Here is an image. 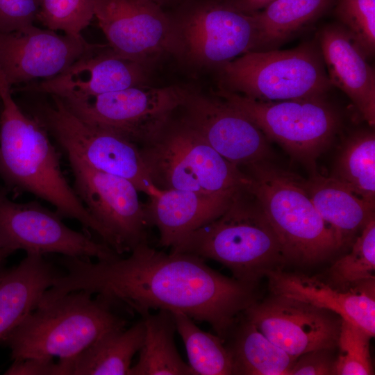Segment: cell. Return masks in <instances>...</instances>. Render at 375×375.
Masks as SVG:
<instances>
[{
	"label": "cell",
	"instance_id": "obj_2",
	"mask_svg": "<svg viewBox=\"0 0 375 375\" xmlns=\"http://www.w3.org/2000/svg\"><path fill=\"white\" fill-rule=\"evenodd\" d=\"M0 101V178L6 189L44 200L62 219L77 220L103 241L102 228L66 180L49 133L20 108L1 75Z\"/></svg>",
	"mask_w": 375,
	"mask_h": 375
},
{
	"label": "cell",
	"instance_id": "obj_39",
	"mask_svg": "<svg viewBox=\"0 0 375 375\" xmlns=\"http://www.w3.org/2000/svg\"><path fill=\"white\" fill-rule=\"evenodd\" d=\"M6 270L0 267V280L2 278Z\"/></svg>",
	"mask_w": 375,
	"mask_h": 375
},
{
	"label": "cell",
	"instance_id": "obj_30",
	"mask_svg": "<svg viewBox=\"0 0 375 375\" xmlns=\"http://www.w3.org/2000/svg\"><path fill=\"white\" fill-rule=\"evenodd\" d=\"M374 274L375 217L362 228L350 253L336 260L328 270L331 281L342 290L375 279Z\"/></svg>",
	"mask_w": 375,
	"mask_h": 375
},
{
	"label": "cell",
	"instance_id": "obj_12",
	"mask_svg": "<svg viewBox=\"0 0 375 375\" xmlns=\"http://www.w3.org/2000/svg\"><path fill=\"white\" fill-rule=\"evenodd\" d=\"M67 158L74 178L73 188L102 228L103 243L120 256L148 243L151 225L136 187L124 178L97 170L78 159Z\"/></svg>",
	"mask_w": 375,
	"mask_h": 375
},
{
	"label": "cell",
	"instance_id": "obj_29",
	"mask_svg": "<svg viewBox=\"0 0 375 375\" xmlns=\"http://www.w3.org/2000/svg\"><path fill=\"white\" fill-rule=\"evenodd\" d=\"M172 314L194 375L233 374V358L222 338L200 329L183 313Z\"/></svg>",
	"mask_w": 375,
	"mask_h": 375
},
{
	"label": "cell",
	"instance_id": "obj_37",
	"mask_svg": "<svg viewBox=\"0 0 375 375\" xmlns=\"http://www.w3.org/2000/svg\"><path fill=\"white\" fill-rule=\"evenodd\" d=\"M155 3L158 4L160 7L162 8V6L168 4H171L172 3H175L176 1H181V0H150Z\"/></svg>",
	"mask_w": 375,
	"mask_h": 375
},
{
	"label": "cell",
	"instance_id": "obj_8",
	"mask_svg": "<svg viewBox=\"0 0 375 375\" xmlns=\"http://www.w3.org/2000/svg\"><path fill=\"white\" fill-rule=\"evenodd\" d=\"M219 97L311 172L316 171L317 159L328 149L340 127L337 111L324 97L263 101L224 89Z\"/></svg>",
	"mask_w": 375,
	"mask_h": 375
},
{
	"label": "cell",
	"instance_id": "obj_13",
	"mask_svg": "<svg viewBox=\"0 0 375 375\" xmlns=\"http://www.w3.org/2000/svg\"><path fill=\"white\" fill-rule=\"evenodd\" d=\"M0 249L98 260L121 256L105 243L70 228L56 211L38 201H13L4 188H0Z\"/></svg>",
	"mask_w": 375,
	"mask_h": 375
},
{
	"label": "cell",
	"instance_id": "obj_9",
	"mask_svg": "<svg viewBox=\"0 0 375 375\" xmlns=\"http://www.w3.org/2000/svg\"><path fill=\"white\" fill-rule=\"evenodd\" d=\"M38 103L34 117L58 143L67 158L131 181L149 197L160 190L152 183L139 147L125 137L90 124L74 114L58 97Z\"/></svg>",
	"mask_w": 375,
	"mask_h": 375
},
{
	"label": "cell",
	"instance_id": "obj_32",
	"mask_svg": "<svg viewBox=\"0 0 375 375\" xmlns=\"http://www.w3.org/2000/svg\"><path fill=\"white\" fill-rule=\"evenodd\" d=\"M94 17V0H41L38 21L50 30L81 35Z\"/></svg>",
	"mask_w": 375,
	"mask_h": 375
},
{
	"label": "cell",
	"instance_id": "obj_23",
	"mask_svg": "<svg viewBox=\"0 0 375 375\" xmlns=\"http://www.w3.org/2000/svg\"><path fill=\"white\" fill-rule=\"evenodd\" d=\"M303 185L315 208L332 230L340 249L351 242L374 217L375 203L360 198L331 176L314 171L308 179H303Z\"/></svg>",
	"mask_w": 375,
	"mask_h": 375
},
{
	"label": "cell",
	"instance_id": "obj_35",
	"mask_svg": "<svg viewBox=\"0 0 375 375\" xmlns=\"http://www.w3.org/2000/svg\"><path fill=\"white\" fill-rule=\"evenodd\" d=\"M333 350L322 349L299 356L291 367L289 375L333 374L335 360L332 353Z\"/></svg>",
	"mask_w": 375,
	"mask_h": 375
},
{
	"label": "cell",
	"instance_id": "obj_33",
	"mask_svg": "<svg viewBox=\"0 0 375 375\" xmlns=\"http://www.w3.org/2000/svg\"><path fill=\"white\" fill-rule=\"evenodd\" d=\"M336 15L365 55L375 50V0H338Z\"/></svg>",
	"mask_w": 375,
	"mask_h": 375
},
{
	"label": "cell",
	"instance_id": "obj_1",
	"mask_svg": "<svg viewBox=\"0 0 375 375\" xmlns=\"http://www.w3.org/2000/svg\"><path fill=\"white\" fill-rule=\"evenodd\" d=\"M205 259L188 253H166L148 243L131 255L92 262L63 256L65 269L44 292L51 301L69 292L84 290L119 310L144 317L151 310L183 313L207 322L223 340L238 317L255 302V285L228 278L210 268Z\"/></svg>",
	"mask_w": 375,
	"mask_h": 375
},
{
	"label": "cell",
	"instance_id": "obj_4",
	"mask_svg": "<svg viewBox=\"0 0 375 375\" xmlns=\"http://www.w3.org/2000/svg\"><path fill=\"white\" fill-rule=\"evenodd\" d=\"M172 252L215 260L235 278L251 285L284 262L278 239L248 188L219 217L173 246Z\"/></svg>",
	"mask_w": 375,
	"mask_h": 375
},
{
	"label": "cell",
	"instance_id": "obj_25",
	"mask_svg": "<svg viewBox=\"0 0 375 375\" xmlns=\"http://www.w3.org/2000/svg\"><path fill=\"white\" fill-rule=\"evenodd\" d=\"M233 326L226 346L233 358V374L289 375L297 357L273 343L246 317Z\"/></svg>",
	"mask_w": 375,
	"mask_h": 375
},
{
	"label": "cell",
	"instance_id": "obj_19",
	"mask_svg": "<svg viewBox=\"0 0 375 375\" xmlns=\"http://www.w3.org/2000/svg\"><path fill=\"white\" fill-rule=\"evenodd\" d=\"M274 295L294 299L331 311L375 335V284L371 279L348 290L334 288L312 276L276 268L266 275Z\"/></svg>",
	"mask_w": 375,
	"mask_h": 375
},
{
	"label": "cell",
	"instance_id": "obj_15",
	"mask_svg": "<svg viewBox=\"0 0 375 375\" xmlns=\"http://www.w3.org/2000/svg\"><path fill=\"white\" fill-rule=\"evenodd\" d=\"M243 312L268 339L294 357L338 347L342 318L331 311L274 295L253 303Z\"/></svg>",
	"mask_w": 375,
	"mask_h": 375
},
{
	"label": "cell",
	"instance_id": "obj_3",
	"mask_svg": "<svg viewBox=\"0 0 375 375\" xmlns=\"http://www.w3.org/2000/svg\"><path fill=\"white\" fill-rule=\"evenodd\" d=\"M84 290L39 304L0 341L12 360L69 358L127 320L110 302Z\"/></svg>",
	"mask_w": 375,
	"mask_h": 375
},
{
	"label": "cell",
	"instance_id": "obj_22",
	"mask_svg": "<svg viewBox=\"0 0 375 375\" xmlns=\"http://www.w3.org/2000/svg\"><path fill=\"white\" fill-rule=\"evenodd\" d=\"M57 272L43 255L26 253L0 280V341L38 306Z\"/></svg>",
	"mask_w": 375,
	"mask_h": 375
},
{
	"label": "cell",
	"instance_id": "obj_20",
	"mask_svg": "<svg viewBox=\"0 0 375 375\" xmlns=\"http://www.w3.org/2000/svg\"><path fill=\"white\" fill-rule=\"evenodd\" d=\"M319 47L332 86L345 93L365 120L375 124V74L367 56L343 26L327 25Z\"/></svg>",
	"mask_w": 375,
	"mask_h": 375
},
{
	"label": "cell",
	"instance_id": "obj_17",
	"mask_svg": "<svg viewBox=\"0 0 375 375\" xmlns=\"http://www.w3.org/2000/svg\"><path fill=\"white\" fill-rule=\"evenodd\" d=\"M94 45L82 35H60L34 25L0 33V74L10 88L37 78H51Z\"/></svg>",
	"mask_w": 375,
	"mask_h": 375
},
{
	"label": "cell",
	"instance_id": "obj_28",
	"mask_svg": "<svg viewBox=\"0 0 375 375\" xmlns=\"http://www.w3.org/2000/svg\"><path fill=\"white\" fill-rule=\"evenodd\" d=\"M360 198L375 203V135L362 131L344 144L331 176Z\"/></svg>",
	"mask_w": 375,
	"mask_h": 375
},
{
	"label": "cell",
	"instance_id": "obj_6",
	"mask_svg": "<svg viewBox=\"0 0 375 375\" xmlns=\"http://www.w3.org/2000/svg\"><path fill=\"white\" fill-rule=\"evenodd\" d=\"M139 149L149 176L159 190L235 194L250 184L245 172L222 157L181 117L173 115Z\"/></svg>",
	"mask_w": 375,
	"mask_h": 375
},
{
	"label": "cell",
	"instance_id": "obj_18",
	"mask_svg": "<svg viewBox=\"0 0 375 375\" xmlns=\"http://www.w3.org/2000/svg\"><path fill=\"white\" fill-rule=\"evenodd\" d=\"M148 80L149 66L119 56L109 46L94 44L58 75L24 90L66 99L147 85Z\"/></svg>",
	"mask_w": 375,
	"mask_h": 375
},
{
	"label": "cell",
	"instance_id": "obj_24",
	"mask_svg": "<svg viewBox=\"0 0 375 375\" xmlns=\"http://www.w3.org/2000/svg\"><path fill=\"white\" fill-rule=\"evenodd\" d=\"M144 336L142 318L128 328L108 331L75 356L60 359L61 375H128Z\"/></svg>",
	"mask_w": 375,
	"mask_h": 375
},
{
	"label": "cell",
	"instance_id": "obj_11",
	"mask_svg": "<svg viewBox=\"0 0 375 375\" xmlns=\"http://www.w3.org/2000/svg\"><path fill=\"white\" fill-rule=\"evenodd\" d=\"M172 16L179 56L194 65L221 68L253 50L256 28L253 14L224 1L192 2Z\"/></svg>",
	"mask_w": 375,
	"mask_h": 375
},
{
	"label": "cell",
	"instance_id": "obj_21",
	"mask_svg": "<svg viewBox=\"0 0 375 375\" xmlns=\"http://www.w3.org/2000/svg\"><path fill=\"white\" fill-rule=\"evenodd\" d=\"M238 193L208 194L160 190L149 197V203L144 206L150 225L158 230L160 245L172 248L191 232L223 214Z\"/></svg>",
	"mask_w": 375,
	"mask_h": 375
},
{
	"label": "cell",
	"instance_id": "obj_14",
	"mask_svg": "<svg viewBox=\"0 0 375 375\" xmlns=\"http://www.w3.org/2000/svg\"><path fill=\"white\" fill-rule=\"evenodd\" d=\"M94 13L108 46L122 57L149 66L180 54L172 15L150 0H94Z\"/></svg>",
	"mask_w": 375,
	"mask_h": 375
},
{
	"label": "cell",
	"instance_id": "obj_27",
	"mask_svg": "<svg viewBox=\"0 0 375 375\" xmlns=\"http://www.w3.org/2000/svg\"><path fill=\"white\" fill-rule=\"evenodd\" d=\"M145 336L138 362L128 375H194L174 343L176 324L172 312L159 310L142 317Z\"/></svg>",
	"mask_w": 375,
	"mask_h": 375
},
{
	"label": "cell",
	"instance_id": "obj_38",
	"mask_svg": "<svg viewBox=\"0 0 375 375\" xmlns=\"http://www.w3.org/2000/svg\"><path fill=\"white\" fill-rule=\"evenodd\" d=\"M11 253H12V252L10 251L0 249V265Z\"/></svg>",
	"mask_w": 375,
	"mask_h": 375
},
{
	"label": "cell",
	"instance_id": "obj_31",
	"mask_svg": "<svg viewBox=\"0 0 375 375\" xmlns=\"http://www.w3.org/2000/svg\"><path fill=\"white\" fill-rule=\"evenodd\" d=\"M372 337L359 326L342 319L334 375H371L374 367L369 351Z\"/></svg>",
	"mask_w": 375,
	"mask_h": 375
},
{
	"label": "cell",
	"instance_id": "obj_26",
	"mask_svg": "<svg viewBox=\"0 0 375 375\" xmlns=\"http://www.w3.org/2000/svg\"><path fill=\"white\" fill-rule=\"evenodd\" d=\"M333 0H272L252 13L256 28L253 51L276 49L323 14Z\"/></svg>",
	"mask_w": 375,
	"mask_h": 375
},
{
	"label": "cell",
	"instance_id": "obj_34",
	"mask_svg": "<svg viewBox=\"0 0 375 375\" xmlns=\"http://www.w3.org/2000/svg\"><path fill=\"white\" fill-rule=\"evenodd\" d=\"M41 0H0V33L20 31L38 21Z\"/></svg>",
	"mask_w": 375,
	"mask_h": 375
},
{
	"label": "cell",
	"instance_id": "obj_7",
	"mask_svg": "<svg viewBox=\"0 0 375 375\" xmlns=\"http://www.w3.org/2000/svg\"><path fill=\"white\" fill-rule=\"evenodd\" d=\"M222 89L263 101L324 97L332 85L315 42L247 52L221 68Z\"/></svg>",
	"mask_w": 375,
	"mask_h": 375
},
{
	"label": "cell",
	"instance_id": "obj_5",
	"mask_svg": "<svg viewBox=\"0 0 375 375\" xmlns=\"http://www.w3.org/2000/svg\"><path fill=\"white\" fill-rule=\"evenodd\" d=\"M248 190L258 201L281 245L285 261L309 265L340 249L303 185V178L264 160L246 167Z\"/></svg>",
	"mask_w": 375,
	"mask_h": 375
},
{
	"label": "cell",
	"instance_id": "obj_36",
	"mask_svg": "<svg viewBox=\"0 0 375 375\" xmlns=\"http://www.w3.org/2000/svg\"><path fill=\"white\" fill-rule=\"evenodd\" d=\"M6 375H61L59 363L53 359L29 358L13 360Z\"/></svg>",
	"mask_w": 375,
	"mask_h": 375
},
{
	"label": "cell",
	"instance_id": "obj_10",
	"mask_svg": "<svg viewBox=\"0 0 375 375\" xmlns=\"http://www.w3.org/2000/svg\"><path fill=\"white\" fill-rule=\"evenodd\" d=\"M190 90L178 85H147L95 96L60 99L83 121L115 132L138 147L174 115Z\"/></svg>",
	"mask_w": 375,
	"mask_h": 375
},
{
	"label": "cell",
	"instance_id": "obj_40",
	"mask_svg": "<svg viewBox=\"0 0 375 375\" xmlns=\"http://www.w3.org/2000/svg\"><path fill=\"white\" fill-rule=\"evenodd\" d=\"M270 1H272V0H269L268 2H269ZM268 2H267V3H268Z\"/></svg>",
	"mask_w": 375,
	"mask_h": 375
},
{
	"label": "cell",
	"instance_id": "obj_16",
	"mask_svg": "<svg viewBox=\"0 0 375 375\" xmlns=\"http://www.w3.org/2000/svg\"><path fill=\"white\" fill-rule=\"evenodd\" d=\"M180 117L226 160L240 167L267 160L269 140L258 127L224 99L190 91Z\"/></svg>",
	"mask_w": 375,
	"mask_h": 375
}]
</instances>
